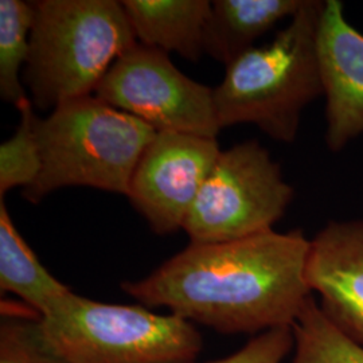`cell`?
<instances>
[{"label": "cell", "mask_w": 363, "mask_h": 363, "mask_svg": "<svg viewBox=\"0 0 363 363\" xmlns=\"http://www.w3.org/2000/svg\"><path fill=\"white\" fill-rule=\"evenodd\" d=\"M0 291L18 296L38 316L72 291L42 265L16 229L4 199H0Z\"/></svg>", "instance_id": "cell-13"}, {"label": "cell", "mask_w": 363, "mask_h": 363, "mask_svg": "<svg viewBox=\"0 0 363 363\" xmlns=\"http://www.w3.org/2000/svg\"><path fill=\"white\" fill-rule=\"evenodd\" d=\"M323 4L304 0L272 42L255 46L226 66L214 88L220 130L253 124L274 140L296 139L303 109L325 94L316 43Z\"/></svg>", "instance_id": "cell-2"}, {"label": "cell", "mask_w": 363, "mask_h": 363, "mask_svg": "<svg viewBox=\"0 0 363 363\" xmlns=\"http://www.w3.org/2000/svg\"><path fill=\"white\" fill-rule=\"evenodd\" d=\"M34 3L23 85L40 111L91 96L108 70L138 40L121 1Z\"/></svg>", "instance_id": "cell-3"}, {"label": "cell", "mask_w": 363, "mask_h": 363, "mask_svg": "<svg viewBox=\"0 0 363 363\" xmlns=\"http://www.w3.org/2000/svg\"><path fill=\"white\" fill-rule=\"evenodd\" d=\"M304 0H216L205 30V54L230 65L280 21L292 18Z\"/></svg>", "instance_id": "cell-12"}, {"label": "cell", "mask_w": 363, "mask_h": 363, "mask_svg": "<svg viewBox=\"0 0 363 363\" xmlns=\"http://www.w3.org/2000/svg\"><path fill=\"white\" fill-rule=\"evenodd\" d=\"M306 280L330 323L363 349V220L330 222L310 240Z\"/></svg>", "instance_id": "cell-9"}, {"label": "cell", "mask_w": 363, "mask_h": 363, "mask_svg": "<svg viewBox=\"0 0 363 363\" xmlns=\"http://www.w3.org/2000/svg\"><path fill=\"white\" fill-rule=\"evenodd\" d=\"M39 328L69 363H194L203 346L195 325L181 316L73 291L39 316Z\"/></svg>", "instance_id": "cell-5"}, {"label": "cell", "mask_w": 363, "mask_h": 363, "mask_svg": "<svg viewBox=\"0 0 363 363\" xmlns=\"http://www.w3.org/2000/svg\"><path fill=\"white\" fill-rule=\"evenodd\" d=\"M294 347L292 327H279L257 334L232 355L206 363H281Z\"/></svg>", "instance_id": "cell-18"}, {"label": "cell", "mask_w": 363, "mask_h": 363, "mask_svg": "<svg viewBox=\"0 0 363 363\" xmlns=\"http://www.w3.org/2000/svg\"><path fill=\"white\" fill-rule=\"evenodd\" d=\"M34 15V3L0 0V97L16 108L30 100L22 76L30 52Z\"/></svg>", "instance_id": "cell-14"}, {"label": "cell", "mask_w": 363, "mask_h": 363, "mask_svg": "<svg viewBox=\"0 0 363 363\" xmlns=\"http://www.w3.org/2000/svg\"><path fill=\"white\" fill-rule=\"evenodd\" d=\"M310 240L300 229L226 242H190L155 271L121 289L148 308L164 307L222 334L292 327L311 298Z\"/></svg>", "instance_id": "cell-1"}, {"label": "cell", "mask_w": 363, "mask_h": 363, "mask_svg": "<svg viewBox=\"0 0 363 363\" xmlns=\"http://www.w3.org/2000/svg\"><path fill=\"white\" fill-rule=\"evenodd\" d=\"M0 363L69 362L45 340L37 313L1 311Z\"/></svg>", "instance_id": "cell-17"}, {"label": "cell", "mask_w": 363, "mask_h": 363, "mask_svg": "<svg viewBox=\"0 0 363 363\" xmlns=\"http://www.w3.org/2000/svg\"><path fill=\"white\" fill-rule=\"evenodd\" d=\"M138 43L198 62L205 54L208 0H124Z\"/></svg>", "instance_id": "cell-11"}, {"label": "cell", "mask_w": 363, "mask_h": 363, "mask_svg": "<svg viewBox=\"0 0 363 363\" xmlns=\"http://www.w3.org/2000/svg\"><path fill=\"white\" fill-rule=\"evenodd\" d=\"M94 96L156 132L217 139L220 130L214 88L182 73L167 52L140 43L117 58Z\"/></svg>", "instance_id": "cell-7"}, {"label": "cell", "mask_w": 363, "mask_h": 363, "mask_svg": "<svg viewBox=\"0 0 363 363\" xmlns=\"http://www.w3.org/2000/svg\"><path fill=\"white\" fill-rule=\"evenodd\" d=\"M292 333L295 347L291 363H363L362 347L330 323L313 295L298 313Z\"/></svg>", "instance_id": "cell-15"}, {"label": "cell", "mask_w": 363, "mask_h": 363, "mask_svg": "<svg viewBox=\"0 0 363 363\" xmlns=\"http://www.w3.org/2000/svg\"><path fill=\"white\" fill-rule=\"evenodd\" d=\"M156 130L94 94L35 116L34 135L42 167L23 198L38 203L55 190L82 186L128 194L135 167Z\"/></svg>", "instance_id": "cell-4"}, {"label": "cell", "mask_w": 363, "mask_h": 363, "mask_svg": "<svg viewBox=\"0 0 363 363\" xmlns=\"http://www.w3.org/2000/svg\"><path fill=\"white\" fill-rule=\"evenodd\" d=\"M316 43L327 99L325 140L331 151H340L363 133V34L346 21L342 1H325Z\"/></svg>", "instance_id": "cell-10"}, {"label": "cell", "mask_w": 363, "mask_h": 363, "mask_svg": "<svg viewBox=\"0 0 363 363\" xmlns=\"http://www.w3.org/2000/svg\"><path fill=\"white\" fill-rule=\"evenodd\" d=\"M220 151L214 138L156 132L135 167L127 194L154 233L183 229Z\"/></svg>", "instance_id": "cell-8"}, {"label": "cell", "mask_w": 363, "mask_h": 363, "mask_svg": "<svg viewBox=\"0 0 363 363\" xmlns=\"http://www.w3.org/2000/svg\"><path fill=\"white\" fill-rule=\"evenodd\" d=\"M34 105H21V121L13 136L0 145V199L15 187L26 189L38 178L42 162L34 135Z\"/></svg>", "instance_id": "cell-16"}, {"label": "cell", "mask_w": 363, "mask_h": 363, "mask_svg": "<svg viewBox=\"0 0 363 363\" xmlns=\"http://www.w3.org/2000/svg\"><path fill=\"white\" fill-rule=\"evenodd\" d=\"M294 189L269 151L247 140L220 151L183 230L190 242H226L273 230Z\"/></svg>", "instance_id": "cell-6"}]
</instances>
